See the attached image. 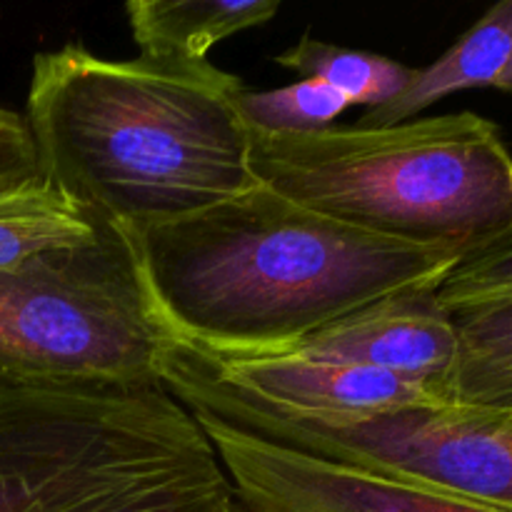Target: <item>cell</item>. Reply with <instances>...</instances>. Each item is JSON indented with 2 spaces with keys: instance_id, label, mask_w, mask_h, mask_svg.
Returning a JSON list of instances; mask_svg holds the SVG:
<instances>
[{
  "instance_id": "obj_16",
  "label": "cell",
  "mask_w": 512,
  "mask_h": 512,
  "mask_svg": "<svg viewBox=\"0 0 512 512\" xmlns=\"http://www.w3.org/2000/svg\"><path fill=\"white\" fill-rule=\"evenodd\" d=\"M33 138L20 113L0 105V185L38 175Z\"/></svg>"
},
{
  "instance_id": "obj_8",
  "label": "cell",
  "mask_w": 512,
  "mask_h": 512,
  "mask_svg": "<svg viewBox=\"0 0 512 512\" xmlns=\"http://www.w3.org/2000/svg\"><path fill=\"white\" fill-rule=\"evenodd\" d=\"M433 293L380 300L285 353L385 370L430 385L445 400V383L458 358V328L453 315L435 303Z\"/></svg>"
},
{
  "instance_id": "obj_14",
  "label": "cell",
  "mask_w": 512,
  "mask_h": 512,
  "mask_svg": "<svg viewBox=\"0 0 512 512\" xmlns=\"http://www.w3.org/2000/svg\"><path fill=\"white\" fill-rule=\"evenodd\" d=\"M348 100L320 80L303 78L275 90H238L235 110L248 130L258 133H315L333 128Z\"/></svg>"
},
{
  "instance_id": "obj_11",
  "label": "cell",
  "mask_w": 512,
  "mask_h": 512,
  "mask_svg": "<svg viewBox=\"0 0 512 512\" xmlns=\"http://www.w3.org/2000/svg\"><path fill=\"white\" fill-rule=\"evenodd\" d=\"M110 230L43 173L0 185V270L90 245Z\"/></svg>"
},
{
  "instance_id": "obj_4",
  "label": "cell",
  "mask_w": 512,
  "mask_h": 512,
  "mask_svg": "<svg viewBox=\"0 0 512 512\" xmlns=\"http://www.w3.org/2000/svg\"><path fill=\"white\" fill-rule=\"evenodd\" d=\"M203 425L163 385H0V512H233Z\"/></svg>"
},
{
  "instance_id": "obj_13",
  "label": "cell",
  "mask_w": 512,
  "mask_h": 512,
  "mask_svg": "<svg viewBox=\"0 0 512 512\" xmlns=\"http://www.w3.org/2000/svg\"><path fill=\"white\" fill-rule=\"evenodd\" d=\"M275 63L285 70H293L300 78H313L330 85L345 95L348 105H363L368 110L398 98L415 73V68H408L388 55L340 48L308 33L288 50L275 55Z\"/></svg>"
},
{
  "instance_id": "obj_3",
  "label": "cell",
  "mask_w": 512,
  "mask_h": 512,
  "mask_svg": "<svg viewBox=\"0 0 512 512\" xmlns=\"http://www.w3.org/2000/svg\"><path fill=\"white\" fill-rule=\"evenodd\" d=\"M248 140L260 185L353 228L463 253L512 230V153L473 110Z\"/></svg>"
},
{
  "instance_id": "obj_10",
  "label": "cell",
  "mask_w": 512,
  "mask_h": 512,
  "mask_svg": "<svg viewBox=\"0 0 512 512\" xmlns=\"http://www.w3.org/2000/svg\"><path fill=\"white\" fill-rule=\"evenodd\" d=\"M512 45V0L495 3L468 33L460 35L435 63L415 68L408 88L380 108L365 110L358 128H385L418 118L448 95L473 88H495Z\"/></svg>"
},
{
  "instance_id": "obj_7",
  "label": "cell",
  "mask_w": 512,
  "mask_h": 512,
  "mask_svg": "<svg viewBox=\"0 0 512 512\" xmlns=\"http://www.w3.org/2000/svg\"><path fill=\"white\" fill-rule=\"evenodd\" d=\"M190 413L238 498L255 512H495L268 443L200 410Z\"/></svg>"
},
{
  "instance_id": "obj_9",
  "label": "cell",
  "mask_w": 512,
  "mask_h": 512,
  "mask_svg": "<svg viewBox=\"0 0 512 512\" xmlns=\"http://www.w3.org/2000/svg\"><path fill=\"white\" fill-rule=\"evenodd\" d=\"M278 0H128L130 33L140 55L170 65L210 63L208 53L243 30L268 25Z\"/></svg>"
},
{
  "instance_id": "obj_17",
  "label": "cell",
  "mask_w": 512,
  "mask_h": 512,
  "mask_svg": "<svg viewBox=\"0 0 512 512\" xmlns=\"http://www.w3.org/2000/svg\"><path fill=\"white\" fill-rule=\"evenodd\" d=\"M495 88L503 90V93H512V45H510V55H508V63H505L503 73H500L498 83H495Z\"/></svg>"
},
{
  "instance_id": "obj_1",
  "label": "cell",
  "mask_w": 512,
  "mask_h": 512,
  "mask_svg": "<svg viewBox=\"0 0 512 512\" xmlns=\"http://www.w3.org/2000/svg\"><path fill=\"white\" fill-rule=\"evenodd\" d=\"M165 333L215 355H275L408 293H433L463 250L353 228L265 185L133 240Z\"/></svg>"
},
{
  "instance_id": "obj_18",
  "label": "cell",
  "mask_w": 512,
  "mask_h": 512,
  "mask_svg": "<svg viewBox=\"0 0 512 512\" xmlns=\"http://www.w3.org/2000/svg\"><path fill=\"white\" fill-rule=\"evenodd\" d=\"M233 512H255V510H253V508H248V505H245L243 500L238 498V505H235V510H233Z\"/></svg>"
},
{
  "instance_id": "obj_15",
  "label": "cell",
  "mask_w": 512,
  "mask_h": 512,
  "mask_svg": "<svg viewBox=\"0 0 512 512\" xmlns=\"http://www.w3.org/2000/svg\"><path fill=\"white\" fill-rule=\"evenodd\" d=\"M512 295V230L468 250L433 293L445 313Z\"/></svg>"
},
{
  "instance_id": "obj_6",
  "label": "cell",
  "mask_w": 512,
  "mask_h": 512,
  "mask_svg": "<svg viewBox=\"0 0 512 512\" xmlns=\"http://www.w3.org/2000/svg\"><path fill=\"white\" fill-rule=\"evenodd\" d=\"M208 415L328 463L512 512V413L503 410L443 403L338 420L283 418L258 410Z\"/></svg>"
},
{
  "instance_id": "obj_12",
  "label": "cell",
  "mask_w": 512,
  "mask_h": 512,
  "mask_svg": "<svg viewBox=\"0 0 512 512\" xmlns=\"http://www.w3.org/2000/svg\"><path fill=\"white\" fill-rule=\"evenodd\" d=\"M458 358L445 400L512 413V295L453 313Z\"/></svg>"
},
{
  "instance_id": "obj_5",
  "label": "cell",
  "mask_w": 512,
  "mask_h": 512,
  "mask_svg": "<svg viewBox=\"0 0 512 512\" xmlns=\"http://www.w3.org/2000/svg\"><path fill=\"white\" fill-rule=\"evenodd\" d=\"M165 338L133 245L113 228L0 270V385L153 388Z\"/></svg>"
},
{
  "instance_id": "obj_2",
  "label": "cell",
  "mask_w": 512,
  "mask_h": 512,
  "mask_svg": "<svg viewBox=\"0 0 512 512\" xmlns=\"http://www.w3.org/2000/svg\"><path fill=\"white\" fill-rule=\"evenodd\" d=\"M238 90L213 63L113 60L65 43L33 58L23 118L40 173L133 243L258 185Z\"/></svg>"
}]
</instances>
